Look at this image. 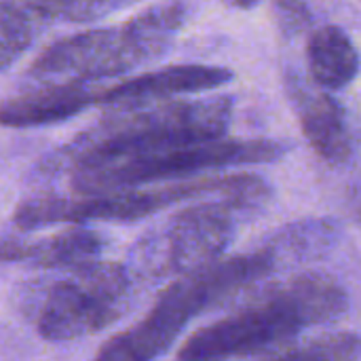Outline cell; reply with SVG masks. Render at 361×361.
Wrapping results in <instances>:
<instances>
[{"mask_svg":"<svg viewBox=\"0 0 361 361\" xmlns=\"http://www.w3.org/2000/svg\"><path fill=\"white\" fill-rule=\"evenodd\" d=\"M231 116V95L171 102L154 108H125L44 154L32 167L30 180L42 182L59 171L72 173L148 152L218 140L226 135Z\"/></svg>","mask_w":361,"mask_h":361,"instance_id":"cell-1","label":"cell"},{"mask_svg":"<svg viewBox=\"0 0 361 361\" xmlns=\"http://www.w3.org/2000/svg\"><path fill=\"white\" fill-rule=\"evenodd\" d=\"M275 271V256L264 245L256 252L214 260L192 273L176 277V281L157 296L148 315L133 328L106 341L95 353V360H157L169 353L173 343L195 317L226 305L237 294Z\"/></svg>","mask_w":361,"mask_h":361,"instance_id":"cell-2","label":"cell"},{"mask_svg":"<svg viewBox=\"0 0 361 361\" xmlns=\"http://www.w3.org/2000/svg\"><path fill=\"white\" fill-rule=\"evenodd\" d=\"M271 184L254 173H228L201 180L178 182L150 190H112L87 195L85 199H68L57 195H34L21 201L11 218L15 231H34L51 224H85V222H135L163 212L176 203L199 197H231L256 212L271 199Z\"/></svg>","mask_w":361,"mask_h":361,"instance_id":"cell-3","label":"cell"},{"mask_svg":"<svg viewBox=\"0 0 361 361\" xmlns=\"http://www.w3.org/2000/svg\"><path fill=\"white\" fill-rule=\"evenodd\" d=\"M254 207L218 197L171 214L161 226L144 233L129 252V269L144 279H167L192 273L218 260L233 243L243 216Z\"/></svg>","mask_w":361,"mask_h":361,"instance_id":"cell-4","label":"cell"},{"mask_svg":"<svg viewBox=\"0 0 361 361\" xmlns=\"http://www.w3.org/2000/svg\"><path fill=\"white\" fill-rule=\"evenodd\" d=\"M290 144L283 140H207L199 144L167 148L131 159H123L110 165L72 171V188L78 195H102L112 190L137 188L150 182H163L184 176H195L207 169L275 163L290 152Z\"/></svg>","mask_w":361,"mask_h":361,"instance_id":"cell-5","label":"cell"},{"mask_svg":"<svg viewBox=\"0 0 361 361\" xmlns=\"http://www.w3.org/2000/svg\"><path fill=\"white\" fill-rule=\"evenodd\" d=\"M305 328H311V324L283 281L264 288L239 311L190 334L176 357L186 361L281 357Z\"/></svg>","mask_w":361,"mask_h":361,"instance_id":"cell-6","label":"cell"},{"mask_svg":"<svg viewBox=\"0 0 361 361\" xmlns=\"http://www.w3.org/2000/svg\"><path fill=\"white\" fill-rule=\"evenodd\" d=\"M133 273L127 264L95 260L51 283L38 302L34 326L47 343L93 336L121 319L131 305Z\"/></svg>","mask_w":361,"mask_h":361,"instance_id":"cell-7","label":"cell"},{"mask_svg":"<svg viewBox=\"0 0 361 361\" xmlns=\"http://www.w3.org/2000/svg\"><path fill=\"white\" fill-rule=\"evenodd\" d=\"M142 63L144 59L125 25L93 27L49 44L30 63L21 80L32 87L72 78L97 82L102 78L127 74Z\"/></svg>","mask_w":361,"mask_h":361,"instance_id":"cell-8","label":"cell"},{"mask_svg":"<svg viewBox=\"0 0 361 361\" xmlns=\"http://www.w3.org/2000/svg\"><path fill=\"white\" fill-rule=\"evenodd\" d=\"M286 93L313 152L328 165H345L353 154V131L345 106L330 91H311L296 72H286Z\"/></svg>","mask_w":361,"mask_h":361,"instance_id":"cell-9","label":"cell"},{"mask_svg":"<svg viewBox=\"0 0 361 361\" xmlns=\"http://www.w3.org/2000/svg\"><path fill=\"white\" fill-rule=\"evenodd\" d=\"M235 78V72L222 66L205 63H180L167 66L135 78L121 80L116 85L99 89L97 104L112 106L114 110L144 106L154 99H165L180 93H199L212 91L228 85Z\"/></svg>","mask_w":361,"mask_h":361,"instance_id":"cell-10","label":"cell"},{"mask_svg":"<svg viewBox=\"0 0 361 361\" xmlns=\"http://www.w3.org/2000/svg\"><path fill=\"white\" fill-rule=\"evenodd\" d=\"M99 89L89 80L72 78L49 85H36L6 97L2 104V125L11 129L44 127L68 121L89 106L97 104Z\"/></svg>","mask_w":361,"mask_h":361,"instance_id":"cell-11","label":"cell"},{"mask_svg":"<svg viewBox=\"0 0 361 361\" xmlns=\"http://www.w3.org/2000/svg\"><path fill=\"white\" fill-rule=\"evenodd\" d=\"M307 68L313 82L326 91L349 87L361 70V55L351 36L338 25L317 27L307 42Z\"/></svg>","mask_w":361,"mask_h":361,"instance_id":"cell-12","label":"cell"},{"mask_svg":"<svg viewBox=\"0 0 361 361\" xmlns=\"http://www.w3.org/2000/svg\"><path fill=\"white\" fill-rule=\"evenodd\" d=\"M106 250L102 233L87 226H72L38 241H25L21 262L32 269H78L95 262Z\"/></svg>","mask_w":361,"mask_h":361,"instance_id":"cell-13","label":"cell"},{"mask_svg":"<svg viewBox=\"0 0 361 361\" xmlns=\"http://www.w3.org/2000/svg\"><path fill=\"white\" fill-rule=\"evenodd\" d=\"M341 235L343 228L334 218H307L279 228L267 241V247L273 252L277 269H281L328 256L338 245Z\"/></svg>","mask_w":361,"mask_h":361,"instance_id":"cell-14","label":"cell"},{"mask_svg":"<svg viewBox=\"0 0 361 361\" xmlns=\"http://www.w3.org/2000/svg\"><path fill=\"white\" fill-rule=\"evenodd\" d=\"M0 13V68L6 72L51 19L32 0H2Z\"/></svg>","mask_w":361,"mask_h":361,"instance_id":"cell-15","label":"cell"},{"mask_svg":"<svg viewBox=\"0 0 361 361\" xmlns=\"http://www.w3.org/2000/svg\"><path fill=\"white\" fill-rule=\"evenodd\" d=\"M361 336L353 332H326L294 343L279 360H360Z\"/></svg>","mask_w":361,"mask_h":361,"instance_id":"cell-16","label":"cell"},{"mask_svg":"<svg viewBox=\"0 0 361 361\" xmlns=\"http://www.w3.org/2000/svg\"><path fill=\"white\" fill-rule=\"evenodd\" d=\"M51 21L66 19L74 23L97 21L110 13L125 8L140 0H32Z\"/></svg>","mask_w":361,"mask_h":361,"instance_id":"cell-17","label":"cell"},{"mask_svg":"<svg viewBox=\"0 0 361 361\" xmlns=\"http://www.w3.org/2000/svg\"><path fill=\"white\" fill-rule=\"evenodd\" d=\"M273 17L286 38L300 36L313 23V13L307 0H273Z\"/></svg>","mask_w":361,"mask_h":361,"instance_id":"cell-18","label":"cell"},{"mask_svg":"<svg viewBox=\"0 0 361 361\" xmlns=\"http://www.w3.org/2000/svg\"><path fill=\"white\" fill-rule=\"evenodd\" d=\"M345 205L349 212V218L361 228V176L353 178L345 188Z\"/></svg>","mask_w":361,"mask_h":361,"instance_id":"cell-19","label":"cell"},{"mask_svg":"<svg viewBox=\"0 0 361 361\" xmlns=\"http://www.w3.org/2000/svg\"><path fill=\"white\" fill-rule=\"evenodd\" d=\"M222 4H226L228 8H237V11H250L254 8L260 0H220Z\"/></svg>","mask_w":361,"mask_h":361,"instance_id":"cell-20","label":"cell"}]
</instances>
